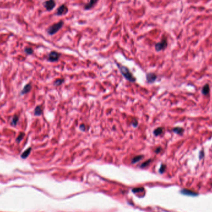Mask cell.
Wrapping results in <instances>:
<instances>
[{
    "label": "cell",
    "instance_id": "d4e9b609",
    "mask_svg": "<svg viewBox=\"0 0 212 212\" xmlns=\"http://www.w3.org/2000/svg\"><path fill=\"white\" fill-rule=\"evenodd\" d=\"M80 129L81 130H82L83 131H85L86 130V127H85V126H84V125H80Z\"/></svg>",
    "mask_w": 212,
    "mask_h": 212
},
{
    "label": "cell",
    "instance_id": "8992f818",
    "mask_svg": "<svg viewBox=\"0 0 212 212\" xmlns=\"http://www.w3.org/2000/svg\"><path fill=\"white\" fill-rule=\"evenodd\" d=\"M60 55L58 52H55V51H53V52H50L49 55V57H48V60L50 61L54 62V61H56L59 60Z\"/></svg>",
    "mask_w": 212,
    "mask_h": 212
},
{
    "label": "cell",
    "instance_id": "5bb4252c",
    "mask_svg": "<svg viewBox=\"0 0 212 212\" xmlns=\"http://www.w3.org/2000/svg\"><path fill=\"white\" fill-rule=\"evenodd\" d=\"M42 114V109L41 108V107L39 105L37 106V107H35V110H34V114H35V115L39 116Z\"/></svg>",
    "mask_w": 212,
    "mask_h": 212
},
{
    "label": "cell",
    "instance_id": "5b68a950",
    "mask_svg": "<svg viewBox=\"0 0 212 212\" xmlns=\"http://www.w3.org/2000/svg\"><path fill=\"white\" fill-rule=\"evenodd\" d=\"M68 7L65 4H62L61 6L58 8L57 10H56V15H57V16H63V15L66 14L68 13Z\"/></svg>",
    "mask_w": 212,
    "mask_h": 212
},
{
    "label": "cell",
    "instance_id": "ac0fdd59",
    "mask_svg": "<svg viewBox=\"0 0 212 212\" xmlns=\"http://www.w3.org/2000/svg\"><path fill=\"white\" fill-rule=\"evenodd\" d=\"M24 137V133H20L19 136H18V138H16V141L17 142H19V141H21L23 139Z\"/></svg>",
    "mask_w": 212,
    "mask_h": 212
},
{
    "label": "cell",
    "instance_id": "4316f807",
    "mask_svg": "<svg viewBox=\"0 0 212 212\" xmlns=\"http://www.w3.org/2000/svg\"><path fill=\"white\" fill-rule=\"evenodd\" d=\"M132 124L133 125V126H137V124H138L137 121L135 120V122H134V123H132Z\"/></svg>",
    "mask_w": 212,
    "mask_h": 212
},
{
    "label": "cell",
    "instance_id": "52a82bcc",
    "mask_svg": "<svg viewBox=\"0 0 212 212\" xmlns=\"http://www.w3.org/2000/svg\"><path fill=\"white\" fill-rule=\"evenodd\" d=\"M157 79V76L155 73H150L146 75V80L148 83H153L156 81Z\"/></svg>",
    "mask_w": 212,
    "mask_h": 212
},
{
    "label": "cell",
    "instance_id": "6da1fadb",
    "mask_svg": "<svg viewBox=\"0 0 212 212\" xmlns=\"http://www.w3.org/2000/svg\"><path fill=\"white\" fill-rule=\"evenodd\" d=\"M119 68L121 73H122V75L125 77V78L126 80H127L128 81L130 82H135L136 81L135 78L133 76L132 73H130V71H129V70L127 68L124 66L120 65H119Z\"/></svg>",
    "mask_w": 212,
    "mask_h": 212
},
{
    "label": "cell",
    "instance_id": "3957f363",
    "mask_svg": "<svg viewBox=\"0 0 212 212\" xmlns=\"http://www.w3.org/2000/svg\"><path fill=\"white\" fill-rule=\"evenodd\" d=\"M167 39L165 37H164V38H162V40L160 42H158V43H156L155 44V49H156L157 52H160V51L165 50L166 48L167 47Z\"/></svg>",
    "mask_w": 212,
    "mask_h": 212
},
{
    "label": "cell",
    "instance_id": "2e32d148",
    "mask_svg": "<svg viewBox=\"0 0 212 212\" xmlns=\"http://www.w3.org/2000/svg\"><path fill=\"white\" fill-rule=\"evenodd\" d=\"M162 131H163V129H162V128L158 127L154 130L153 133L155 136H159V135H160L162 134Z\"/></svg>",
    "mask_w": 212,
    "mask_h": 212
},
{
    "label": "cell",
    "instance_id": "7402d4cb",
    "mask_svg": "<svg viewBox=\"0 0 212 212\" xmlns=\"http://www.w3.org/2000/svg\"><path fill=\"white\" fill-rule=\"evenodd\" d=\"M143 190H144V189H143V187L135 188V189H133V192L135 193H138V192H141V191H143Z\"/></svg>",
    "mask_w": 212,
    "mask_h": 212
},
{
    "label": "cell",
    "instance_id": "ba28073f",
    "mask_svg": "<svg viewBox=\"0 0 212 212\" xmlns=\"http://www.w3.org/2000/svg\"><path fill=\"white\" fill-rule=\"evenodd\" d=\"M98 1L99 0H90L88 4H85L84 7V10H90L95 6Z\"/></svg>",
    "mask_w": 212,
    "mask_h": 212
},
{
    "label": "cell",
    "instance_id": "484cf974",
    "mask_svg": "<svg viewBox=\"0 0 212 212\" xmlns=\"http://www.w3.org/2000/svg\"><path fill=\"white\" fill-rule=\"evenodd\" d=\"M161 150V147H158V148H157L156 150H155V152H156V153H160Z\"/></svg>",
    "mask_w": 212,
    "mask_h": 212
},
{
    "label": "cell",
    "instance_id": "7c38bea8",
    "mask_svg": "<svg viewBox=\"0 0 212 212\" xmlns=\"http://www.w3.org/2000/svg\"><path fill=\"white\" fill-rule=\"evenodd\" d=\"M172 131L179 135H182L184 133V129L181 127H175L172 129Z\"/></svg>",
    "mask_w": 212,
    "mask_h": 212
},
{
    "label": "cell",
    "instance_id": "7a4b0ae2",
    "mask_svg": "<svg viewBox=\"0 0 212 212\" xmlns=\"http://www.w3.org/2000/svg\"><path fill=\"white\" fill-rule=\"evenodd\" d=\"M63 25H64V22H63V20H60V21L58 22V23H55L54 24L51 25V26L48 29L47 33L50 35H54L55 34H56V32H59V30L62 28Z\"/></svg>",
    "mask_w": 212,
    "mask_h": 212
},
{
    "label": "cell",
    "instance_id": "277c9868",
    "mask_svg": "<svg viewBox=\"0 0 212 212\" xmlns=\"http://www.w3.org/2000/svg\"><path fill=\"white\" fill-rule=\"evenodd\" d=\"M43 4L48 11H50L55 7L56 3L55 0H47L43 3Z\"/></svg>",
    "mask_w": 212,
    "mask_h": 212
},
{
    "label": "cell",
    "instance_id": "4fadbf2b",
    "mask_svg": "<svg viewBox=\"0 0 212 212\" xmlns=\"http://www.w3.org/2000/svg\"><path fill=\"white\" fill-rule=\"evenodd\" d=\"M31 150H32V148H28V149H27L25 151H24V153L21 155V158L23 159L27 158V157L29 156L30 152H31Z\"/></svg>",
    "mask_w": 212,
    "mask_h": 212
},
{
    "label": "cell",
    "instance_id": "8fae6325",
    "mask_svg": "<svg viewBox=\"0 0 212 212\" xmlns=\"http://www.w3.org/2000/svg\"><path fill=\"white\" fill-rule=\"evenodd\" d=\"M31 88H32V86H31V85H30V84H28L25 85V86H24V88L23 89V90H22L21 94H25L28 93L31 90Z\"/></svg>",
    "mask_w": 212,
    "mask_h": 212
},
{
    "label": "cell",
    "instance_id": "603a6c76",
    "mask_svg": "<svg viewBox=\"0 0 212 212\" xmlns=\"http://www.w3.org/2000/svg\"><path fill=\"white\" fill-rule=\"evenodd\" d=\"M166 168V165H162L161 166V167H160V173L161 174L163 173V172L165 171Z\"/></svg>",
    "mask_w": 212,
    "mask_h": 212
},
{
    "label": "cell",
    "instance_id": "e0dca14e",
    "mask_svg": "<svg viewBox=\"0 0 212 212\" xmlns=\"http://www.w3.org/2000/svg\"><path fill=\"white\" fill-rule=\"evenodd\" d=\"M18 120H19V117H18L17 115H15L14 116L13 119H12V120H11V125L13 126H16L17 124H18Z\"/></svg>",
    "mask_w": 212,
    "mask_h": 212
},
{
    "label": "cell",
    "instance_id": "44dd1931",
    "mask_svg": "<svg viewBox=\"0 0 212 212\" xmlns=\"http://www.w3.org/2000/svg\"><path fill=\"white\" fill-rule=\"evenodd\" d=\"M151 162V160H148V161H146L143 162L142 165H141V167H142V168H143V167H145L146 166H147L149 165L150 163Z\"/></svg>",
    "mask_w": 212,
    "mask_h": 212
},
{
    "label": "cell",
    "instance_id": "ffe728a7",
    "mask_svg": "<svg viewBox=\"0 0 212 212\" xmlns=\"http://www.w3.org/2000/svg\"><path fill=\"white\" fill-rule=\"evenodd\" d=\"M24 51H25V52L27 54L30 55V54H33V50H32L31 48H29V47L25 48Z\"/></svg>",
    "mask_w": 212,
    "mask_h": 212
},
{
    "label": "cell",
    "instance_id": "9c48e42d",
    "mask_svg": "<svg viewBox=\"0 0 212 212\" xmlns=\"http://www.w3.org/2000/svg\"><path fill=\"white\" fill-rule=\"evenodd\" d=\"M202 93L204 96L208 95L210 93V86L208 84H206L203 87L202 89Z\"/></svg>",
    "mask_w": 212,
    "mask_h": 212
},
{
    "label": "cell",
    "instance_id": "d6986e66",
    "mask_svg": "<svg viewBox=\"0 0 212 212\" xmlns=\"http://www.w3.org/2000/svg\"><path fill=\"white\" fill-rule=\"evenodd\" d=\"M63 81H64V80H61V79L56 80V81H55L54 84L55 85V86H60V85H61V84H62V83H63Z\"/></svg>",
    "mask_w": 212,
    "mask_h": 212
},
{
    "label": "cell",
    "instance_id": "30bf717a",
    "mask_svg": "<svg viewBox=\"0 0 212 212\" xmlns=\"http://www.w3.org/2000/svg\"><path fill=\"white\" fill-rule=\"evenodd\" d=\"M181 193L184 195H192V196H195L197 195V194L195 192H193V191L189 190L187 189H184L181 191Z\"/></svg>",
    "mask_w": 212,
    "mask_h": 212
},
{
    "label": "cell",
    "instance_id": "9a60e30c",
    "mask_svg": "<svg viewBox=\"0 0 212 212\" xmlns=\"http://www.w3.org/2000/svg\"><path fill=\"white\" fill-rule=\"evenodd\" d=\"M143 158V155H138V156H136L134 157V158H133L132 161H131V163H132V164L136 163V162H138V161H140V160H142Z\"/></svg>",
    "mask_w": 212,
    "mask_h": 212
},
{
    "label": "cell",
    "instance_id": "cb8c5ba5",
    "mask_svg": "<svg viewBox=\"0 0 212 212\" xmlns=\"http://www.w3.org/2000/svg\"><path fill=\"white\" fill-rule=\"evenodd\" d=\"M203 157H204V151H203V150H201L199 154V158L202 159Z\"/></svg>",
    "mask_w": 212,
    "mask_h": 212
}]
</instances>
